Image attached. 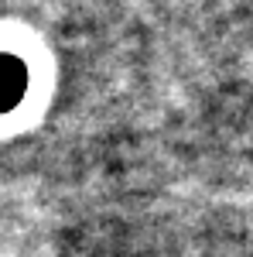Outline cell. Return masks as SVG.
<instances>
[{
	"mask_svg": "<svg viewBox=\"0 0 253 257\" xmlns=\"http://www.w3.org/2000/svg\"><path fill=\"white\" fill-rule=\"evenodd\" d=\"M21 89H24V69L14 59L0 55V110L14 103Z\"/></svg>",
	"mask_w": 253,
	"mask_h": 257,
	"instance_id": "cell-1",
	"label": "cell"
}]
</instances>
